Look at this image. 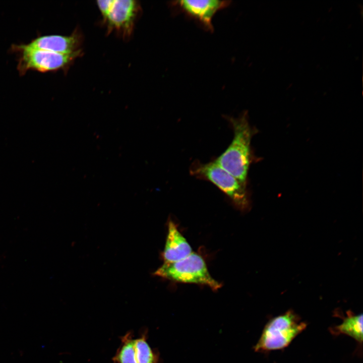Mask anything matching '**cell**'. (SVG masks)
<instances>
[{"instance_id": "cell-9", "label": "cell", "mask_w": 363, "mask_h": 363, "mask_svg": "<svg viewBox=\"0 0 363 363\" xmlns=\"http://www.w3.org/2000/svg\"><path fill=\"white\" fill-rule=\"evenodd\" d=\"M306 327L304 323L288 331L271 334L263 333L255 346L256 350H268L280 349L286 346Z\"/></svg>"}, {"instance_id": "cell-8", "label": "cell", "mask_w": 363, "mask_h": 363, "mask_svg": "<svg viewBox=\"0 0 363 363\" xmlns=\"http://www.w3.org/2000/svg\"><path fill=\"white\" fill-rule=\"evenodd\" d=\"M192 249L186 239L171 220L168 222V231L165 247L162 253L164 263L179 261L192 253Z\"/></svg>"}, {"instance_id": "cell-10", "label": "cell", "mask_w": 363, "mask_h": 363, "mask_svg": "<svg viewBox=\"0 0 363 363\" xmlns=\"http://www.w3.org/2000/svg\"><path fill=\"white\" fill-rule=\"evenodd\" d=\"M121 345L113 357L114 363H137L135 339L133 335L128 332L121 338Z\"/></svg>"}, {"instance_id": "cell-5", "label": "cell", "mask_w": 363, "mask_h": 363, "mask_svg": "<svg viewBox=\"0 0 363 363\" xmlns=\"http://www.w3.org/2000/svg\"><path fill=\"white\" fill-rule=\"evenodd\" d=\"M141 10L137 1L112 0L106 15L102 19L108 34L114 32L124 40H128L133 34Z\"/></svg>"}, {"instance_id": "cell-12", "label": "cell", "mask_w": 363, "mask_h": 363, "mask_svg": "<svg viewBox=\"0 0 363 363\" xmlns=\"http://www.w3.org/2000/svg\"><path fill=\"white\" fill-rule=\"evenodd\" d=\"M338 331L348 335L359 342L362 340V315L350 316L337 327Z\"/></svg>"}, {"instance_id": "cell-3", "label": "cell", "mask_w": 363, "mask_h": 363, "mask_svg": "<svg viewBox=\"0 0 363 363\" xmlns=\"http://www.w3.org/2000/svg\"><path fill=\"white\" fill-rule=\"evenodd\" d=\"M154 274L174 282L206 285L214 290L221 286L210 275L202 257L193 252L179 261L164 263Z\"/></svg>"}, {"instance_id": "cell-6", "label": "cell", "mask_w": 363, "mask_h": 363, "mask_svg": "<svg viewBox=\"0 0 363 363\" xmlns=\"http://www.w3.org/2000/svg\"><path fill=\"white\" fill-rule=\"evenodd\" d=\"M231 1L220 0H179L169 2L174 15L183 13L188 18L197 22L205 30L213 32L212 21L215 14L228 7Z\"/></svg>"}, {"instance_id": "cell-4", "label": "cell", "mask_w": 363, "mask_h": 363, "mask_svg": "<svg viewBox=\"0 0 363 363\" xmlns=\"http://www.w3.org/2000/svg\"><path fill=\"white\" fill-rule=\"evenodd\" d=\"M11 49L18 54L17 70L20 75H24L30 70L42 73L66 72L83 53L80 50L72 53H60L31 48L25 44L13 45Z\"/></svg>"}, {"instance_id": "cell-7", "label": "cell", "mask_w": 363, "mask_h": 363, "mask_svg": "<svg viewBox=\"0 0 363 363\" xmlns=\"http://www.w3.org/2000/svg\"><path fill=\"white\" fill-rule=\"evenodd\" d=\"M83 36L76 29L69 36L44 35L36 37L25 45L33 49H41L60 53H72L80 50Z\"/></svg>"}, {"instance_id": "cell-11", "label": "cell", "mask_w": 363, "mask_h": 363, "mask_svg": "<svg viewBox=\"0 0 363 363\" xmlns=\"http://www.w3.org/2000/svg\"><path fill=\"white\" fill-rule=\"evenodd\" d=\"M295 316L291 311L271 320L266 326L263 333L271 334L288 331L299 325L295 321Z\"/></svg>"}, {"instance_id": "cell-2", "label": "cell", "mask_w": 363, "mask_h": 363, "mask_svg": "<svg viewBox=\"0 0 363 363\" xmlns=\"http://www.w3.org/2000/svg\"><path fill=\"white\" fill-rule=\"evenodd\" d=\"M190 172L195 177L208 181L216 186L238 209L247 211L250 208L247 186L242 184L214 160L206 163L195 161L190 166Z\"/></svg>"}, {"instance_id": "cell-1", "label": "cell", "mask_w": 363, "mask_h": 363, "mask_svg": "<svg viewBox=\"0 0 363 363\" xmlns=\"http://www.w3.org/2000/svg\"><path fill=\"white\" fill-rule=\"evenodd\" d=\"M233 132V139L214 161L244 185L247 186L248 174L253 161L251 140L256 129L249 122L247 111L238 117L225 116Z\"/></svg>"}, {"instance_id": "cell-13", "label": "cell", "mask_w": 363, "mask_h": 363, "mask_svg": "<svg viewBox=\"0 0 363 363\" xmlns=\"http://www.w3.org/2000/svg\"><path fill=\"white\" fill-rule=\"evenodd\" d=\"M137 363H157V357L147 341L146 334L135 339Z\"/></svg>"}]
</instances>
